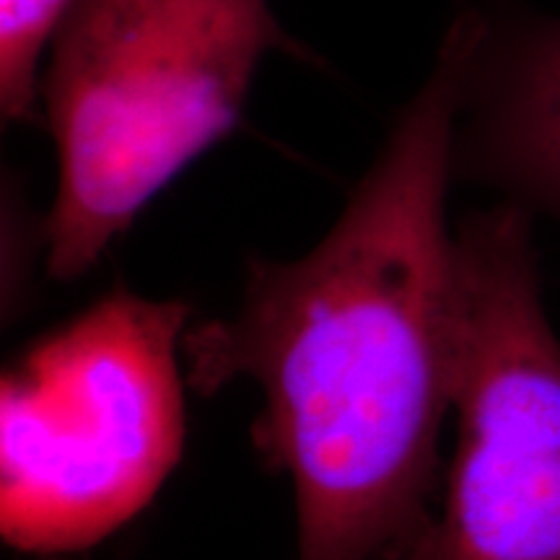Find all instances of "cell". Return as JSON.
Returning a JSON list of instances; mask_svg holds the SVG:
<instances>
[{"label": "cell", "mask_w": 560, "mask_h": 560, "mask_svg": "<svg viewBox=\"0 0 560 560\" xmlns=\"http://www.w3.org/2000/svg\"><path fill=\"white\" fill-rule=\"evenodd\" d=\"M532 221L499 200L454 226L457 444L429 524L392 560H560V338Z\"/></svg>", "instance_id": "277c9868"}, {"label": "cell", "mask_w": 560, "mask_h": 560, "mask_svg": "<svg viewBox=\"0 0 560 560\" xmlns=\"http://www.w3.org/2000/svg\"><path fill=\"white\" fill-rule=\"evenodd\" d=\"M454 177L560 229V16L486 13L462 81Z\"/></svg>", "instance_id": "5b68a950"}, {"label": "cell", "mask_w": 560, "mask_h": 560, "mask_svg": "<svg viewBox=\"0 0 560 560\" xmlns=\"http://www.w3.org/2000/svg\"><path fill=\"white\" fill-rule=\"evenodd\" d=\"M70 0H0V115L39 120V62Z\"/></svg>", "instance_id": "8992f818"}, {"label": "cell", "mask_w": 560, "mask_h": 560, "mask_svg": "<svg viewBox=\"0 0 560 560\" xmlns=\"http://www.w3.org/2000/svg\"><path fill=\"white\" fill-rule=\"evenodd\" d=\"M280 42L268 0H70L39 83L58 159L47 276H86L240 125Z\"/></svg>", "instance_id": "7a4b0ae2"}, {"label": "cell", "mask_w": 560, "mask_h": 560, "mask_svg": "<svg viewBox=\"0 0 560 560\" xmlns=\"http://www.w3.org/2000/svg\"><path fill=\"white\" fill-rule=\"evenodd\" d=\"M182 301L122 285L42 335L0 382V532L81 552L156 499L185 446Z\"/></svg>", "instance_id": "3957f363"}, {"label": "cell", "mask_w": 560, "mask_h": 560, "mask_svg": "<svg viewBox=\"0 0 560 560\" xmlns=\"http://www.w3.org/2000/svg\"><path fill=\"white\" fill-rule=\"evenodd\" d=\"M482 21H452L327 234L291 260L252 257L234 310L182 340L192 392H260L252 441L291 480L296 560H392L436 509L454 376L446 198Z\"/></svg>", "instance_id": "6da1fadb"}]
</instances>
